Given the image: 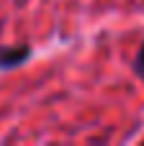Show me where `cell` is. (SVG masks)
Wrapping results in <instances>:
<instances>
[{"label":"cell","mask_w":144,"mask_h":146,"mask_svg":"<svg viewBox=\"0 0 144 146\" xmlns=\"http://www.w3.org/2000/svg\"><path fill=\"white\" fill-rule=\"evenodd\" d=\"M28 54H31V51H28L26 46H18V49H0V67H3V69H10V67L26 62Z\"/></svg>","instance_id":"6da1fadb"},{"label":"cell","mask_w":144,"mask_h":146,"mask_svg":"<svg viewBox=\"0 0 144 146\" xmlns=\"http://www.w3.org/2000/svg\"><path fill=\"white\" fill-rule=\"evenodd\" d=\"M134 72L139 77H144V44H142V49H139V54H137V59H134Z\"/></svg>","instance_id":"7a4b0ae2"}]
</instances>
